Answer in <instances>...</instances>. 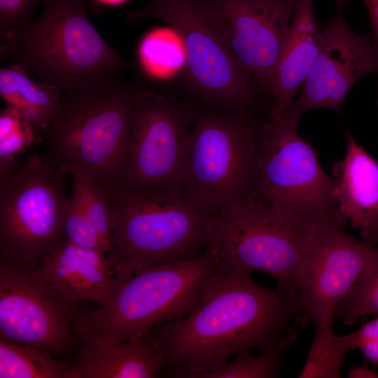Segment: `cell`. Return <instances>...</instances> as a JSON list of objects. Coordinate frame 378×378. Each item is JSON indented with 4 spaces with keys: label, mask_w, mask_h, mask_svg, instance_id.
I'll return each mask as SVG.
<instances>
[{
    "label": "cell",
    "mask_w": 378,
    "mask_h": 378,
    "mask_svg": "<svg viewBox=\"0 0 378 378\" xmlns=\"http://www.w3.org/2000/svg\"><path fill=\"white\" fill-rule=\"evenodd\" d=\"M344 157L332 167L334 195L340 214L359 231L362 241L378 243V162L346 134Z\"/></svg>",
    "instance_id": "16"
},
{
    "label": "cell",
    "mask_w": 378,
    "mask_h": 378,
    "mask_svg": "<svg viewBox=\"0 0 378 378\" xmlns=\"http://www.w3.org/2000/svg\"><path fill=\"white\" fill-rule=\"evenodd\" d=\"M97 1L102 2L103 4H106L114 5V4H121L125 1L126 0H97Z\"/></svg>",
    "instance_id": "31"
},
{
    "label": "cell",
    "mask_w": 378,
    "mask_h": 378,
    "mask_svg": "<svg viewBox=\"0 0 378 378\" xmlns=\"http://www.w3.org/2000/svg\"><path fill=\"white\" fill-rule=\"evenodd\" d=\"M217 272L215 256L206 251L190 260L115 274L108 299L80 316L77 336L97 344L147 337L157 325L190 313Z\"/></svg>",
    "instance_id": "3"
},
{
    "label": "cell",
    "mask_w": 378,
    "mask_h": 378,
    "mask_svg": "<svg viewBox=\"0 0 378 378\" xmlns=\"http://www.w3.org/2000/svg\"><path fill=\"white\" fill-rule=\"evenodd\" d=\"M48 0H0L1 38L15 35L27 25L34 10Z\"/></svg>",
    "instance_id": "27"
},
{
    "label": "cell",
    "mask_w": 378,
    "mask_h": 378,
    "mask_svg": "<svg viewBox=\"0 0 378 378\" xmlns=\"http://www.w3.org/2000/svg\"><path fill=\"white\" fill-rule=\"evenodd\" d=\"M155 18L178 37L187 89L209 103L244 112L260 94L241 71L221 32L211 0H147L127 23Z\"/></svg>",
    "instance_id": "9"
},
{
    "label": "cell",
    "mask_w": 378,
    "mask_h": 378,
    "mask_svg": "<svg viewBox=\"0 0 378 378\" xmlns=\"http://www.w3.org/2000/svg\"><path fill=\"white\" fill-rule=\"evenodd\" d=\"M166 364L150 334L111 344L83 342L71 366L75 378H152Z\"/></svg>",
    "instance_id": "19"
},
{
    "label": "cell",
    "mask_w": 378,
    "mask_h": 378,
    "mask_svg": "<svg viewBox=\"0 0 378 378\" xmlns=\"http://www.w3.org/2000/svg\"><path fill=\"white\" fill-rule=\"evenodd\" d=\"M68 172L72 177V192L78 197L108 254L112 247L110 184L76 167L69 168Z\"/></svg>",
    "instance_id": "22"
},
{
    "label": "cell",
    "mask_w": 378,
    "mask_h": 378,
    "mask_svg": "<svg viewBox=\"0 0 378 378\" xmlns=\"http://www.w3.org/2000/svg\"><path fill=\"white\" fill-rule=\"evenodd\" d=\"M324 225L280 215L245 197L209 215L206 251L215 256L218 270L262 272L278 286L299 293L297 272Z\"/></svg>",
    "instance_id": "6"
},
{
    "label": "cell",
    "mask_w": 378,
    "mask_h": 378,
    "mask_svg": "<svg viewBox=\"0 0 378 378\" xmlns=\"http://www.w3.org/2000/svg\"><path fill=\"white\" fill-rule=\"evenodd\" d=\"M76 304L31 267L1 260V338L61 355L77 335L82 314Z\"/></svg>",
    "instance_id": "13"
},
{
    "label": "cell",
    "mask_w": 378,
    "mask_h": 378,
    "mask_svg": "<svg viewBox=\"0 0 378 378\" xmlns=\"http://www.w3.org/2000/svg\"><path fill=\"white\" fill-rule=\"evenodd\" d=\"M220 32L239 66L260 94L288 36L296 0H211Z\"/></svg>",
    "instance_id": "15"
},
{
    "label": "cell",
    "mask_w": 378,
    "mask_h": 378,
    "mask_svg": "<svg viewBox=\"0 0 378 378\" xmlns=\"http://www.w3.org/2000/svg\"><path fill=\"white\" fill-rule=\"evenodd\" d=\"M33 346L0 337V378H75L71 365Z\"/></svg>",
    "instance_id": "21"
},
{
    "label": "cell",
    "mask_w": 378,
    "mask_h": 378,
    "mask_svg": "<svg viewBox=\"0 0 378 378\" xmlns=\"http://www.w3.org/2000/svg\"><path fill=\"white\" fill-rule=\"evenodd\" d=\"M65 244L102 251L108 250L97 234L78 197L72 192L68 199L63 220Z\"/></svg>",
    "instance_id": "26"
},
{
    "label": "cell",
    "mask_w": 378,
    "mask_h": 378,
    "mask_svg": "<svg viewBox=\"0 0 378 378\" xmlns=\"http://www.w3.org/2000/svg\"><path fill=\"white\" fill-rule=\"evenodd\" d=\"M350 377H378L377 374L366 367L351 369L349 372Z\"/></svg>",
    "instance_id": "30"
},
{
    "label": "cell",
    "mask_w": 378,
    "mask_h": 378,
    "mask_svg": "<svg viewBox=\"0 0 378 378\" xmlns=\"http://www.w3.org/2000/svg\"><path fill=\"white\" fill-rule=\"evenodd\" d=\"M134 88L126 161L115 185L133 190L181 187L194 110L155 86Z\"/></svg>",
    "instance_id": "12"
},
{
    "label": "cell",
    "mask_w": 378,
    "mask_h": 378,
    "mask_svg": "<svg viewBox=\"0 0 378 378\" xmlns=\"http://www.w3.org/2000/svg\"><path fill=\"white\" fill-rule=\"evenodd\" d=\"M374 247L357 241L335 225L316 232L295 276L307 316L316 325L313 341L304 365L315 375L340 373L347 351L346 335L332 328L336 309L357 281Z\"/></svg>",
    "instance_id": "10"
},
{
    "label": "cell",
    "mask_w": 378,
    "mask_h": 378,
    "mask_svg": "<svg viewBox=\"0 0 378 378\" xmlns=\"http://www.w3.org/2000/svg\"><path fill=\"white\" fill-rule=\"evenodd\" d=\"M62 91L41 82L22 67L11 64L0 71V94L8 106L18 112L36 132L45 131Z\"/></svg>",
    "instance_id": "20"
},
{
    "label": "cell",
    "mask_w": 378,
    "mask_h": 378,
    "mask_svg": "<svg viewBox=\"0 0 378 378\" xmlns=\"http://www.w3.org/2000/svg\"><path fill=\"white\" fill-rule=\"evenodd\" d=\"M309 319L300 293L265 288L246 273L220 270L186 316L157 325L150 337L178 377L199 378L243 350H267L296 337Z\"/></svg>",
    "instance_id": "1"
},
{
    "label": "cell",
    "mask_w": 378,
    "mask_h": 378,
    "mask_svg": "<svg viewBox=\"0 0 378 378\" xmlns=\"http://www.w3.org/2000/svg\"><path fill=\"white\" fill-rule=\"evenodd\" d=\"M68 170L33 154L0 177V259L34 268L65 244Z\"/></svg>",
    "instance_id": "11"
},
{
    "label": "cell",
    "mask_w": 378,
    "mask_h": 378,
    "mask_svg": "<svg viewBox=\"0 0 378 378\" xmlns=\"http://www.w3.org/2000/svg\"><path fill=\"white\" fill-rule=\"evenodd\" d=\"M0 55L62 92L92 76L132 66L92 24L85 0H48L36 20L1 38Z\"/></svg>",
    "instance_id": "5"
},
{
    "label": "cell",
    "mask_w": 378,
    "mask_h": 378,
    "mask_svg": "<svg viewBox=\"0 0 378 378\" xmlns=\"http://www.w3.org/2000/svg\"><path fill=\"white\" fill-rule=\"evenodd\" d=\"M296 337H290L281 344L251 355L249 350L236 354L230 362L212 371L200 375L199 378H270L278 375L282 357Z\"/></svg>",
    "instance_id": "23"
},
{
    "label": "cell",
    "mask_w": 378,
    "mask_h": 378,
    "mask_svg": "<svg viewBox=\"0 0 378 378\" xmlns=\"http://www.w3.org/2000/svg\"><path fill=\"white\" fill-rule=\"evenodd\" d=\"M314 1L296 0L289 31L271 78L270 118H281L290 108L317 56L321 30Z\"/></svg>",
    "instance_id": "17"
},
{
    "label": "cell",
    "mask_w": 378,
    "mask_h": 378,
    "mask_svg": "<svg viewBox=\"0 0 378 378\" xmlns=\"http://www.w3.org/2000/svg\"><path fill=\"white\" fill-rule=\"evenodd\" d=\"M378 314V248H373L357 281L337 306L335 317L346 325L359 317Z\"/></svg>",
    "instance_id": "24"
},
{
    "label": "cell",
    "mask_w": 378,
    "mask_h": 378,
    "mask_svg": "<svg viewBox=\"0 0 378 378\" xmlns=\"http://www.w3.org/2000/svg\"><path fill=\"white\" fill-rule=\"evenodd\" d=\"M261 133L246 113L194 111L181 185L185 194L209 215L248 196Z\"/></svg>",
    "instance_id": "8"
},
{
    "label": "cell",
    "mask_w": 378,
    "mask_h": 378,
    "mask_svg": "<svg viewBox=\"0 0 378 378\" xmlns=\"http://www.w3.org/2000/svg\"><path fill=\"white\" fill-rule=\"evenodd\" d=\"M378 72V50L370 34L354 31L343 9L321 30L317 56L298 96L284 115L299 121L306 112L328 108L339 114L352 87Z\"/></svg>",
    "instance_id": "14"
},
{
    "label": "cell",
    "mask_w": 378,
    "mask_h": 378,
    "mask_svg": "<svg viewBox=\"0 0 378 378\" xmlns=\"http://www.w3.org/2000/svg\"><path fill=\"white\" fill-rule=\"evenodd\" d=\"M373 363H378V335L370 339L359 349Z\"/></svg>",
    "instance_id": "29"
},
{
    "label": "cell",
    "mask_w": 378,
    "mask_h": 378,
    "mask_svg": "<svg viewBox=\"0 0 378 378\" xmlns=\"http://www.w3.org/2000/svg\"><path fill=\"white\" fill-rule=\"evenodd\" d=\"M118 73L92 76L62 92L45 134L43 155L110 184L120 182L130 135L134 84Z\"/></svg>",
    "instance_id": "2"
},
{
    "label": "cell",
    "mask_w": 378,
    "mask_h": 378,
    "mask_svg": "<svg viewBox=\"0 0 378 378\" xmlns=\"http://www.w3.org/2000/svg\"><path fill=\"white\" fill-rule=\"evenodd\" d=\"M298 122L284 115L264 123L255 181L248 197L290 218L344 228L346 220L337 208L333 177L298 134Z\"/></svg>",
    "instance_id": "7"
},
{
    "label": "cell",
    "mask_w": 378,
    "mask_h": 378,
    "mask_svg": "<svg viewBox=\"0 0 378 378\" xmlns=\"http://www.w3.org/2000/svg\"><path fill=\"white\" fill-rule=\"evenodd\" d=\"M115 274L195 258L206 251L209 214L180 186L133 190L110 184Z\"/></svg>",
    "instance_id": "4"
},
{
    "label": "cell",
    "mask_w": 378,
    "mask_h": 378,
    "mask_svg": "<svg viewBox=\"0 0 378 378\" xmlns=\"http://www.w3.org/2000/svg\"><path fill=\"white\" fill-rule=\"evenodd\" d=\"M36 132L18 112L6 106L0 113V177L17 167L15 161L30 146Z\"/></svg>",
    "instance_id": "25"
},
{
    "label": "cell",
    "mask_w": 378,
    "mask_h": 378,
    "mask_svg": "<svg viewBox=\"0 0 378 378\" xmlns=\"http://www.w3.org/2000/svg\"><path fill=\"white\" fill-rule=\"evenodd\" d=\"M349 0H335L337 9H343Z\"/></svg>",
    "instance_id": "32"
},
{
    "label": "cell",
    "mask_w": 378,
    "mask_h": 378,
    "mask_svg": "<svg viewBox=\"0 0 378 378\" xmlns=\"http://www.w3.org/2000/svg\"><path fill=\"white\" fill-rule=\"evenodd\" d=\"M368 10L371 33L370 35L378 50V0H363Z\"/></svg>",
    "instance_id": "28"
},
{
    "label": "cell",
    "mask_w": 378,
    "mask_h": 378,
    "mask_svg": "<svg viewBox=\"0 0 378 378\" xmlns=\"http://www.w3.org/2000/svg\"><path fill=\"white\" fill-rule=\"evenodd\" d=\"M32 270L40 279L54 285L74 302H105L115 276L106 253L68 244L45 256Z\"/></svg>",
    "instance_id": "18"
}]
</instances>
